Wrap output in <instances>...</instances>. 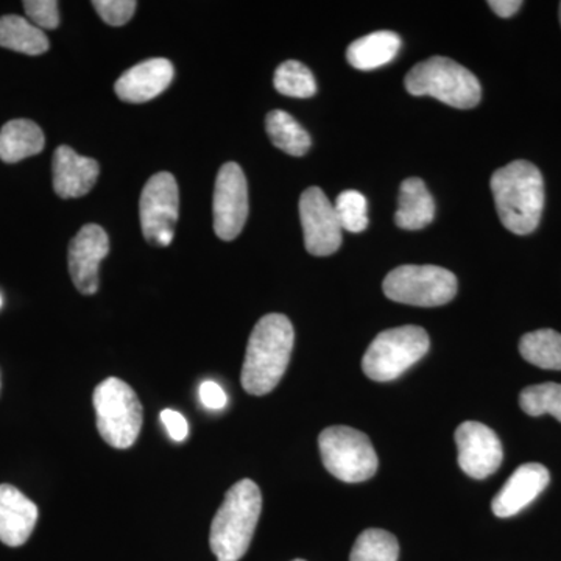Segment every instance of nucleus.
I'll list each match as a JSON object with an SVG mask.
<instances>
[{
    "instance_id": "1",
    "label": "nucleus",
    "mask_w": 561,
    "mask_h": 561,
    "mask_svg": "<svg viewBox=\"0 0 561 561\" xmlns=\"http://www.w3.org/2000/svg\"><path fill=\"white\" fill-rule=\"evenodd\" d=\"M295 332L290 320L280 313L262 317L251 332L243 360L241 382L253 397L276 389L289 367Z\"/></svg>"
},
{
    "instance_id": "2",
    "label": "nucleus",
    "mask_w": 561,
    "mask_h": 561,
    "mask_svg": "<svg viewBox=\"0 0 561 561\" xmlns=\"http://www.w3.org/2000/svg\"><path fill=\"white\" fill-rule=\"evenodd\" d=\"M490 186L497 216L508 231L526 236L537 230L545 208V181L537 165L513 161L493 173Z\"/></svg>"
},
{
    "instance_id": "3",
    "label": "nucleus",
    "mask_w": 561,
    "mask_h": 561,
    "mask_svg": "<svg viewBox=\"0 0 561 561\" xmlns=\"http://www.w3.org/2000/svg\"><path fill=\"white\" fill-rule=\"evenodd\" d=\"M262 512L260 486L250 479L228 490L210 524L209 546L217 561H239L249 551Z\"/></svg>"
},
{
    "instance_id": "4",
    "label": "nucleus",
    "mask_w": 561,
    "mask_h": 561,
    "mask_svg": "<svg viewBox=\"0 0 561 561\" xmlns=\"http://www.w3.org/2000/svg\"><path fill=\"white\" fill-rule=\"evenodd\" d=\"M412 95H431L453 108L471 110L482 99V88L474 73L445 57L419 62L405 77Z\"/></svg>"
},
{
    "instance_id": "5",
    "label": "nucleus",
    "mask_w": 561,
    "mask_h": 561,
    "mask_svg": "<svg viewBox=\"0 0 561 561\" xmlns=\"http://www.w3.org/2000/svg\"><path fill=\"white\" fill-rule=\"evenodd\" d=\"M98 430L103 440L116 449H128L142 430V404L127 382L108 378L94 390Z\"/></svg>"
},
{
    "instance_id": "6",
    "label": "nucleus",
    "mask_w": 561,
    "mask_h": 561,
    "mask_svg": "<svg viewBox=\"0 0 561 561\" xmlns=\"http://www.w3.org/2000/svg\"><path fill=\"white\" fill-rule=\"evenodd\" d=\"M430 346V335L420 327L408 324L382 331L368 346L362 359V370L373 381H394L423 359Z\"/></svg>"
},
{
    "instance_id": "7",
    "label": "nucleus",
    "mask_w": 561,
    "mask_h": 561,
    "mask_svg": "<svg viewBox=\"0 0 561 561\" xmlns=\"http://www.w3.org/2000/svg\"><path fill=\"white\" fill-rule=\"evenodd\" d=\"M321 461L339 481H368L378 471V454L364 432L348 426H332L319 437Z\"/></svg>"
},
{
    "instance_id": "8",
    "label": "nucleus",
    "mask_w": 561,
    "mask_h": 561,
    "mask_svg": "<svg viewBox=\"0 0 561 561\" xmlns=\"http://www.w3.org/2000/svg\"><path fill=\"white\" fill-rule=\"evenodd\" d=\"M382 287L391 301L435 308L454 300L457 278L437 265H401L386 276Z\"/></svg>"
},
{
    "instance_id": "9",
    "label": "nucleus",
    "mask_w": 561,
    "mask_h": 561,
    "mask_svg": "<svg viewBox=\"0 0 561 561\" xmlns=\"http://www.w3.org/2000/svg\"><path fill=\"white\" fill-rule=\"evenodd\" d=\"M214 231L221 241H234L249 217V186L241 165H221L214 187Z\"/></svg>"
},
{
    "instance_id": "10",
    "label": "nucleus",
    "mask_w": 561,
    "mask_h": 561,
    "mask_svg": "<svg viewBox=\"0 0 561 561\" xmlns=\"http://www.w3.org/2000/svg\"><path fill=\"white\" fill-rule=\"evenodd\" d=\"M300 219L306 250L313 256H330L342 245L341 221L334 205L320 187H309L300 198Z\"/></svg>"
},
{
    "instance_id": "11",
    "label": "nucleus",
    "mask_w": 561,
    "mask_h": 561,
    "mask_svg": "<svg viewBox=\"0 0 561 561\" xmlns=\"http://www.w3.org/2000/svg\"><path fill=\"white\" fill-rule=\"evenodd\" d=\"M179 194L172 173H157L147 181L139 202L140 225L147 241L157 243L162 232L173 231L179 220Z\"/></svg>"
},
{
    "instance_id": "12",
    "label": "nucleus",
    "mask_w": 561,
    "mask_h": 561,
    "mask_svg": "<svg viewBox=\"0 0 561 561\" xmlns=\"http://www.w3.org/2000/svg\"><path fill=\"white\" fill-rule=\"evenodd\" d=\"M459 467L472 479L489 478L501 467L504 451L496 432L478 421H465L456 431Z\"/></svg>"
},
{
    "instance_id": "13",
    "label": "nucleus",
    "mask_w": 561,
    "mask_h": 561,
    "mask_svg": "<svg viewBox=\"0 0 561 561\" xmlns=\"http://www.w3.org/2000/svg\"><path fill=\"white\" fill-rule=\"evenodd\" d=\"M110 239L99 225H84L69 245V273L77 289L83 295L99 290V268L108 256Z\"/></svg>"
},
{
    "instance_id": "14",
    "label": "nucleus",
    "mask_w": 561,
    "mask_h": 561,
    "mask_svg": "<svg viewBox=\"0 0 561 561\" xmlns=\"http://www.w3.org/2000/svg\"><path fill=\"white\" fill-rule=\"evenodd\" d=\"M551 481L548 468L541 463L522 465L500 493L491 502V511L497 518H511L518 515L545 491Z\"/></svg>"
},
{
    "instance_id": "15",
    "label": "nucleus",
    "mask_w": 561,
    "mask_h": 561,
    "mask_svg": "<svg viewBox=\"0 0 561 561\" xmlns=\"http://www.w3.org/2000/svg\"><path fill=\"white\" fill-rule=\"evenodd\" d=\"M175 70L165 58H153L128 69L114 84L117 98L127 103L153 101L171 87Z\"/></svg>"
},
{
    "instance_id": "16",
    "label": "nucleus",
    "mask_w": 561,
    "mask_h": 561,
    "mask_svg": "<svg viewBox=\"0 0 561 561\" xmlns=\"http://www.w3.org/2000/svg\"><path fill=\"white\" fill-rule=\"evenodd\" d=\"M38 522V507L16 486L0 485V541L20 548L31 538Z\"/></svg>"
},
{
    "instance_id": "17",
    "label": "nucleus",
    "mask_w": 561,
    "mask_h": 561,
    "mask_svg": "<svg viewBox=\"0 0 561 561\" xmlns=\"http://www.w3.org/2000/svg\"><path fill=\"white\" fill-rule=\"evenodd\" d=\"M51 168H54V190L61 198L83 197L94 187L101 175L98 161L80 157L68 146H61L55 150Z\"/></svg>"
},
{
    "instance_id": "18",
    "label": "nucleus",
    "mask_w": 561,
    "mask_h": 561,
    "mask_svg": "<svg viewBox=\"0 0 561 561\" xmlns=\"http://www.w3.org/2000/svg\"><path fill=\"white\" fill-rule=\"evenodd\" d=\"M435 217V202L426 184L420 179L402 181L400 190V208L394 214V221L402 230H423Z\"/></svg>"
},
{
    "instance_id": "19",
    "label": "nucleus",
    "mask_w": 561,
    "mask_h": 561,
    "mask_svg": "<svg viewBox=\"0 0 561 561\" xmlns=\"http://www.w3.org/2000/svg\"><path fill=\"white\" fill-rule=\"evenodd\" d=\"M46 146V138L39 125L28 119L7 122L0 130V160L14 164L35 157Z\"/></svg>"
},
{
    "instance_id": "20",
    "label": "nucleus",
    "mask_w": 561,
    "mask_h": 561,
    "mask_svg": "<svg viewBox=\"0 0 561 561\" xmlns=\"http://www.w3.org/2000/svg\"><path fill=\"white\" fill-rule=\"evenodd\" d=\"M401 49V38L394 32H373L350 44L346 60L353 68L373 70L389 65Z\"/></svg>"
},
{
    "instance_id": "21",
    "label": "nucleus",
    "mask_w": 561,
    "mask_h": 561,
    "mask_svg": "<svg viewBox=\"0 0 561 561\" xmlns=\"http://www.w3.org/2000/svg\"><path fill=\"white\" fill-rule=\"evenodd\" d=\"M0 47L36 57L46 54L50 44L46 33L31 21L10 14L0 18Z\"/></svg>"
},
{
    "instance_id": "22",
    "label": "nucleus",
    "mask_w": 561,
    "mask_h": 561,
    "mask_svg": "<svg viewBox=\"0 0 561 561\" xmlns=\"http://www.w3.org/2000/svg\"><path fill=\"white\" fill-rule=\"evenodd\" d=\"M265 128L273 146L290 157H302L311 149V136L286 111L275 110L268 113Z\"/></svg>"
},
{
    "instance_id": "23",
    "label": "nucleus",
    "mask_w": 561,
    "mask_h": 561,
    "mask_svg": "<svg viewBox=\"0 0 561 561\" xmlns=\"http://www.w3.org/2000/svg\"><path fill=\"white\" fill-rule=\"evenodd\" d=\"M519 353L542 370H561V334L553 330L529 332L519 342Z\"/></svg>"
},
{
    "instance_id": "24",
    "label": "nucleus",
    "mask_w": 561,
    "mask_h": 561,
    "mask_svg": "<svg viewBox=\"0 0 561 561\" xmlns=\"http://www.w3.org/2000/svg\"><path fill=\"white\" fill-rule=\"evenodd\" d=\"M400 545L397 537L382 529L362 531L354 542L350 561H398Z\"/></svg>"
},
{
    "instance_id": "25",
    "label": "nucleus",
    "mask_w": 561,
    "mask_h": 561,
    "mask_svg": "<svg viewBox=\"0 0 561 561\" xmlns=\"http://www.w3.org/2000/svg\"><path fill=\"white\" fill-rule=\"evenodd\" d=\"M273 84L279 94L287 95V98L309 99L317 92V83L311 69L295 60L283 62L276 69Z\"/></svg>"
},
{
    "instance_id": "26",
    "label": "nucleus",
    "mask_w": 561,
    "mask_h": 561,
    "mask_svg": "<svg viewBox=\"0 0 561 561\" xmlns=\"http://www.w3.org/2000/svg\"><path fill=\"white\" fill-rule=\"evenodd\" d=\"M519 405L527 415L549 413L561 423V383L545 382L527 387L519 394Z\"/></svg>"
},
{
    "instance_id": "27",
    "label": "nucleus",
    "mask_w": 561,
    "mask_h": 561,
    "mask_svg": "<svg viewBox=\"0 0 561 561\" xmlns=\"http://www.w3.org/2000/svg\"><path fill=\"white\" fill-rule=\"evenodd\" d=\"M367 198L357 191L342 192L334 209L343 231L362 232L367 230Z\"/></svg>"
},
{
    "instance_id": "28",
    "label": "nucleus",
    "mask_w": 561,
    "mask_h": 561,
    "mask_svg": "<svg viewBox=\"0 0 561 561\" xmlns=\"http://www.w3.org/2000/svg\"><path fill=\"white\" fill-rule=\"evenodd\" d=\"M24 10L41 31H55L60 25V10L55 0H25Z\"/></svg>"
},
{
    "instance_id": "29",
    "label": "nucleus",
    "mask_w": 561,
    "mask_h": 561,
    "mask_svg": "<svg viewBox=\"0 0 561 561\" xmlns=\"http://www.w3.org/2000/svg\"><path fill=\"white\" fill-rule=\"evenodd\" d=\"M92 5L106 24L121 27L131 20L138 3L133 0H94Z\"/></svg>"
},
{
    "instance_id": "30",
    "label": "nucleus",
    "mask_w": 561,
    "mask_h": 561,
    "mask_svg": "<svg viewBox=\"0 0 561 561\" xmlns=\"http://www.w3.org/2000/svg\"><path fill=\"white\" fill-rule=\"evenodd\" d=\"M160 419L171 435L172 440L184 442L190 435V424L187 420L181 415L180 412L172 411V409H165L161 412Z\"/></svg>"
},
{
    "instance_id": "31",
    "label": "nucleus",
    "mask_w": 561,
    "mask_h": 561,
    "mask_svg": "<svg viewBox=\"0 0 561 561\" xmlns=\"http://www.w3.org/2000/svg\"><path fill=\"white\" fill-rule=\"evenodd\" d=\"M198 394H201L202 404L205 405L206 409H210V411H220V409L227 408V393H225V390L221 389L217 382H203Z\"/></svg>"
},
{
    "instance_id": "32",
    "label": "nucleus",
    "mask_w": 561,
    "mask_h": 561,
    "mask_svg": "<svg viewBox=\"0 0 561 561\" xmlns=\"http://www.w3.org/2000/svg\"><path fill=\"white\" fill-rule=\"evenodd\" d=\"M489 7L497 16L512 18L523 7L522 0H490Z\"/></svg>"
},
{
    "instance_id": "33",
    "label": "nucleus",
    "mask_w": 561,
    "mask_h": 561,
    "mask_svg": "<svg viewBox=\"0 0 561 561\" xmlns=\"http://www.w3.org/2000/svg\"><path fill=\"white\" fill-rule=\"evenodd\" d=\"M560 24H561V2H560Z\"/></svg>"
},
{
    "instance_id": "34",
    "label": "nucleus",
    "mask_w": 561,
    "mask_h": 561,
    "mask_svg": "<svg viewBox=\"0 0 561 561\" xmlns=\"http://www.w3.org/2000/svg\"><path fill=\"white\" fill-rule=\"evenodd\" d=\"M0 306H2V297H0Z\"/></svg>"
},
{
    "instance_id": "35",
    "label": "nucleus",
    "mask_w": 561,
    "mask_h": 561,
    "mask_svg": "<svg viewBox=\"0 0 561 561\" xmlns=\"http://www.w3.org/2000/svg\"><path fill=\"white\" fill-rule=\"evenodd\" d=\"M294 561H306V560H300V559H298V560H294Z\"/></svg>"
}]
</instances>
